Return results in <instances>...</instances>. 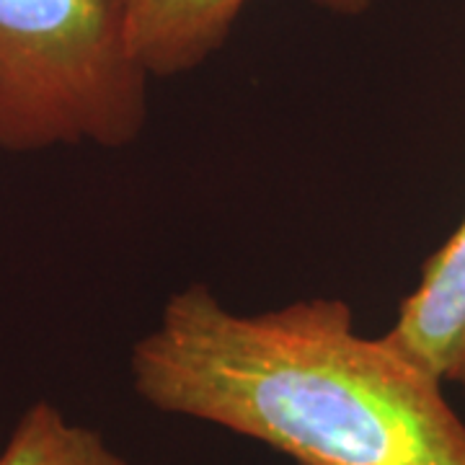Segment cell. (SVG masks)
<instances>
[{"instance_id": "6da1fadb", "label": "cell", "mask_w": 465, "mask_h": 465, "mask_svg": "<svg viewBox=\"0 0 465 465\" xmlns=\"http://www.w3.org/2000/svg\"><path fill=\"white\" fill-rule=\"evenodd\" d=\"M137 396L264 442L295 465H465L445 382L349 302L311 298L241 316L204 282L171 295L133 349Z\"/></svg>"}, {"instance_id": "7a4b0ae2", "label": "cell", "mask_w": 465, "mask_h": 465, "mask_svg": "<svg viewBox=\"0 0 465 465\" xmlns=\"http://www.w3.org/2000/svg\"><path fill=\"white\" fill-rule=\"evenodd\" d=\"M148 81L124 0H0V150L127 148Z\"/></svg>"}, {"instance_id": "3957f363", "label": "cell", "mask_w": 465, "mask_h": 465, "mask_svg": "<svg viewBox=\"0 0 465 465\" xmlns=\"http://www.w3.org/2000/svg\"><path fill=\"white\" fill-rule=\"evenodd\" d=\"M249 0H124L134 57L150 78L192 73L215 54ZM339 16H360L375 0H311Z\"/></svg>"}, {"instance_id": "277c9868", "label": "cell", "mask_w": 465, "mask_h": 465, "mask_svg": "<svg viewBox=\"0 0 465 465\" xmlns=\"http://www.w3.org/2000/svg\"><path fill=\"white\" fill-rule=\"evenodd\" d=\"M385 336L437 381L465 388V217L427 259Z\"/></svg>"}, {"instance_id": "5b68a950", "label": "cell", "mask_w": 465, "mask_h": 465, "mask_svg": "<svg viewBox=\"0 0 465 465\" xmlns=\"http://www.w3.org/2000/svg\"><path fill=\"white\" fill-rule=\"evenodd\" d=\"M0 465H130L88 427L67 421L47 401L29 406L18 419Z\"/></svg>"}]
</instances>
